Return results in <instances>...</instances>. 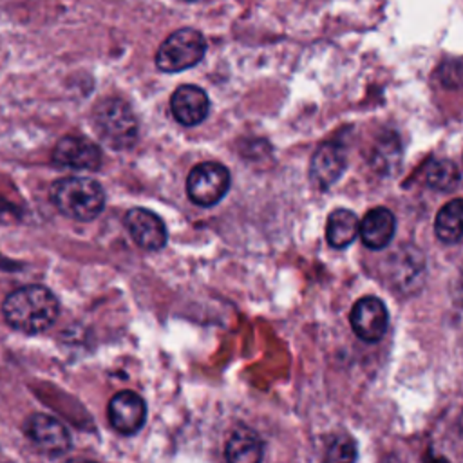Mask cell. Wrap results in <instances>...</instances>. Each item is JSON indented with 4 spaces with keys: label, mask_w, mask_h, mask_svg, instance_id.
<instances>
[{
    "label": "cell",
    "mask_w": 463,
    "mask_h": 463,
    "mask_svg": "<svg viewBox=\"0 0 463 463\" xmlns=\"http://www.w3.org/2000/svg\"><path fill=\"white\" fill-rule=\"evenodd\" d=\"M230 172L224 165L204 161L195 165L186 177V195L197 206L217 204L230 190Z\"/></svg>",
    "instance_id": "cell-6"
},
{
    "label": "cell",
    "mask_w": 463,
    "mask_h": 463,
    "mask_svg": "<svg viewBox=\"0 0 463 463\" xmlns=\"http://www.w3.org/2000/svg\"><path fill=\"white\" fill-rule=\"evenodd\" d=\"M327 459L333 461H354L356 459V445L349 436H338L327 449Z\"/></svg>",
    "instance_id": "cell-18"
},
{
    "label": "cell",
    "mask_w": 463,
    "mask_h": 463,
    "mask_svg": "<svg viewBox=\"0 0 463 463\" xmlns=\"http://www.w3.org/2000/svg\"><path fill=\"white\" fill-rule=\"evenodd\" d=\"M60 315L56 295L42 284H25L5 295L2 317L5 324L24 335L47 331Z\"/></svg>",
    "instance_id": "cell-1"
},
{
    "label": "cell",
    "mask_w": 463,
    "mask_h": 463,
    "mask_svg": "<svg viewBox=\"0 0 463 463\" xmlns=\"http://www.w3.org/2000/svg\"><path fill=\"white\" fill-rule=\"evenodd\" d=\"M49 199L61 215L80 222L94 221L105 208L103 186L85 175L56 179L49 188Z\"/></svg>",
    "instance_id": "cell-2"
},
{
    "label": "cell",
    "mask_w": 463,
    "mask_h": 463,
    "mask_svg": "<svg viewBox=\"0 0 463 463\" xmlns=\"http://www.w3.org/2000/svg\"><path fill=\"white\" fill-rule=\"evenodd\" d=\"M461 217H463V204L461 199H452L445 206L439 208L434 232L439 241L447 244H456L461 241Z\"/></svg>",
    "instance_id": "cell-16"
},
{
    "label": "cell",
    "mask_w": 463,
    "mask_h": 463,
    "mask_svg": "<svg viewBox=\"0 0 463 463\" xmlns=\"http://www.w3.org/2000/svg\"><path fill=\"white\" fill-rule=\"evenodd\" d=\"M107 416L112 429L119 434H134L146 420L145 400L134 391H119L110 398Z\"/></svg>",
    "instance_id": "cell-9"
},
{
    "label": "cell",
    "mask_w": 463,
    "mask_h": 463,
    "mask_svg": "<svg viewBox=\"0 0 463 463\" xmlns=\"http://www.w3.org/2000/svg\"><path fill=\"white\" fill-rule=\"evenodd\" d=\"M125 228L139 248L150 251L161 250L168 239L163 219L146 208L128 210L125 215Z\"/></svg>",
    "instance_id": "cell-11"
},
{
    "label": "cell",
    "mask_w": 463,
    "mask_h": 463,
    "mask_svg": "<svg viewBox=\"0 0 463 463\" xmlns=\"http://www.w3.org/2000/svg\"><path fill=\"white\" fill-rule=\"evenodd\" d=\"M358 224H360V221L354 212L345 210V208L333 210L326 222L327 244L333 248H338V250L349 246L358 235Z\"/></svg>",
    "instance_id": "cell-14"
},
{
    "label": "cell",
    "mask_w": 463,
    "mask_h": 463,
    "mask_svg": "<svg viewBox=\"0 0 463 463\" xmlns=\"http://www.w3.org/2000/svg\"><path fill=\"white\" fill-rule=\"evenodd\" d=\"M224 456L233 463H255L262 458V443L250 429H237L226 441Z\"/></svg>",
    "instance_id": "cell-15"
},
{
    "label": "cell",
    "mask_w": 463,
    "mask_h": 463,
    "mask_svg": "<svg viewBox=\"0 0 463 463\" xmlns=\"http://www.w3.org/2000/svg\"><path fill=\"white\" fill-rule=\"evenodd\" d=\"M22 430L33 449L47 458H60L72 447L67 427L45 412L29 414L22 425Z\"/></svg>",
    "instance_id": "cell-5"
},
{
    "label": "cell",
    "mask_w": 463,
    "mask_h": 463,
    "mask_svg": "<svg viewBox=\"0 0 463 463\" xmlns=\"http://www.w3.org/2000/svg\"><path fill=\"white\" fill-rule=\"evenodd\" d=\"M349 320L354 335L360 340L373 344L383 338L389 326V313L380 298L367 295L354 302Z\"/></svg>",
    "instance_id": "cell-8"
},
{
    "label": "cell",
    "mask_w": 463,
    "mask_h": 463,
    "mask_svg": "<svg viewBox=\"0 0 463 463\" xmlns=\"http://www.w3.org/2000/svg\"><path fill=\"white\" fill-rule=\"evenodd\" d=\"M347 165L345 148L338 143H324L317 148L309 163V181L317 190H327L335 184Z\"/></svg>",
    "instance_id": "cell-10"
},
{
    "label": "cell",
    "mask_w": 463,
    "mask_h": 463,
    "mask_svg": "<svg viewBox=\"0 0 463 463\" xmlns=\"http://www.w3.org/2000/svg\"><path fill=\"white\" fill-rule=\"evenodd\" d=\"M92 125L99 139L116 150L132 146L137 137V119L132 109L118 98L101 99L94 107Z\"/></svg>",
    "instance_id": "cell-3"
},
{
    "label": "cell",
    "mask_w": 463,
    "mask_h": 463,
    "mask_svg": "<svg viewBox=\"0 0 463 463\" xmlns=\"http://www.w3.org/2000/svg\"><path fill=\"white\" fill-rule=\"evenodd\" d=\"M170 110L177 123L195 127L208 116V94L197 85H179L170 96Z\"/></svg>",
    "instance_id": "cell-12"
},
{
    "label": "cell",
    "mask_w": 463,
    "mask_h": 463,
    "mask_svg": "<svg viewBox=\"0 0 463 463\" xmlns=\"http://www.w3.org/2000/svg\"><path fill=\"white\" fill-rule=\"evenodd\" d=\"M52 165L69 170H98L101 165L99 146L83 136H63L52 148Z\"/></svg>",
    "instance_id": "cell-7"
},
{
    "label": "cell",
    "mask_w": 463,
    "mask_h": 463,
    "mask_svg": "<svg viewBox=\"0 0 463 463\" xmlns=\"http://www.w3.org/2000/svg\"><path fill=\"white\" fill-rule=\"evenodd\" d=\"M206 52V40L203 33L194 27H181L174 31L159 45L156 52V65L163 72H181L197 65Z\"/></svg>",
    "instance_id": "cell-4"
},
{
    "label": "cell",
    "mask_w": 463,
    "mask_h": 463,
    "mask_svg": "<svg viewBox=\"0 0 463 463\" xmlns=\"http://www.w3.org/2000/svg\"><path fill=\"white\" fill-rule=\"evenodd\" d=\"M396 219L392 212L383 206L369 210L358 224L360 239L369 250H383L392 241Z\"/></svg>",
    "instance_id": "cell-13"
},
{
    "label": "cell",
    "mask_w": 463,
    "mask_h": 463,
    "mask_svg": "<svg viewBox=\"0 0 463 463\" xmlns=\"http://www.w3.org/2000/svg\"><path fill=\"white\" fill-rule=\"evenodd\" d=\"M459 183L458 166L449 159H434L427 170V184L439 192H450Z\"/></svg>",
    "instance_id": "cell-17"
}]
</instances>
